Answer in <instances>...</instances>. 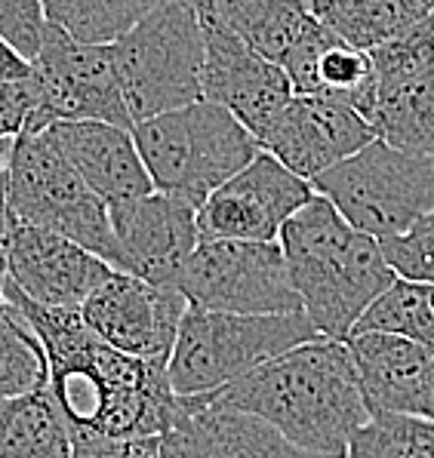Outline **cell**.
<instances>
[{
    "mask_svg": "<svg viewBox=\"0 0 434 458\" xmlns=\"http://www.w3.org/2000/svg\"><path fill=\"white\" fill-rule=\"evenodd\" d=\"M4 299L31 323L47 354V387L72 434L164 437L173 431L179 397L166 363L111 348L83 320L81 308L38 305L10 277Z\"/></svg>",
    "mask_w": 434,
    "mask_h": 458,
    "instance_id": "cell-1",
    "label": "cell"
},
{
    "mask_svg": "<svg viewBox=\"0 0 434 458\" xmlns=\"http://www.w3.org/2000/svg\"><path fill=\"white\" fill-rule=\"evenodd\" d=\"M209 394L259 415L308 453L336 458H345L354 431L370 419L352 348L327 335L296 344Z\"/></svg>",
    "mask_w": 434,
    "mask_h": 458,
    "instance_id": "cell-2",
    "label": "cell"
},
{
    "mask_svg": "<svg viewBox=\"0 0 434 458\" xmlns=\"http://www.w3.org/2000/svg\"><path fill=\"white\" fill-rule=\"evenodd\" d=\"M302 314L320 335H352L361 314L397 280L382 241L354 228L324 194H314L281 231Z\"/></svg>",
    "mask_w": 434,
    "mask_h": 458,
    "instance_id": "cell-3",
    "label": "cell"
},
{
    "mask_svg": "<svg viewBox=\"0 0 434 458\" xmlns=\"http://www.w3.org/2000/svg\"><path fill=\"white\" fill-rule=\"evenodd\" d=\"M132 139L154 188L194 207L262 151L253 132L209 98L136 123Z\"/></svg>",
    "mask_w": 434,
    "mask_h": 458,
    "instance_id": "cell-4",
    "label": "cell"
},
{
    "mask_svg": "<svg viewBox=\"0 0 434 458\" xmlns=\"http://www.w3.org/2000/svg\"><path fill=\"white\" fill-rule=\"evenodd\" d=\"M111 47L132 126L204 98V25L198 0H166Z\"/></svg>",
    "mask_w": 434,
    "mask_h": 458,
    "instance_id": "cell-5",
    "label": "cell"
},
{
    "mask_svg": "<svg viewBox=\"0 0 434 458\" xmlns=\"http://www.w3.org/2000/svg\"><path fill=\"white\" fill-rule=\"evenodd\" d=\"M320 333L302 311L296 314H228L188 305L173 344L170 385L176 397L219 391L259 363L284 354Z\"/></svg>",
    "mask_w": 434,
    "mask_h": 458,
    "instance_id": "cell-6",
    "label": "cell"
},
{
    "mask_svg": "<svg viewBox=\"0 0 434 458\" xmlns=\"http://www.w3.org/2000/svg\"><path fill=\"white\" fill-rule=\"evenodd\" d=\"M6 209L16 222L65 234L115 267L111 209L55 148L50 132H22L6 160Z\"/></svg>",
    "mask_w": 434,
    "mask_h": 458,
    "instance_id": "cell-7",
    "label": "cell"
},
{
    "mask_svg": "<svg viewBox=\"0 0 434 458\" xmlns=\"http://www.w3.org/2000/svg\"><path fill=\"white\" fill-rule=\"evenodd\" d=\"M311 185L354 228L385 241L404 234L434 209V157L373 139L358 154L320 173Z\"/></svg>",
    "mask_w": 434,
    "mask_h": 458,
    "instance_id": "cell-8",
    "label": "cell"
},
{
    "mask_svg": "<svg viewBox=\"0 0 434 458\" xmlns=\"http://www.w3.org/2000/svg\"><path fill=\"white\" fill-rule=\"evenodd\" d=\"M176 286L188 305L228 314H296L302 299L293 284L284 246L200 237Z\"/></svg>",
    "mask_w": 434,
    "mask_h": 458,
    "instance_id": "cell-9",
    "label": "cell"
},
{
    "mask_svg": "<svg viewBox=\"0 0 434 458\" xmlns=\"http://www.w3.org/2000/svg\"><path fill=\"white\" fill-rule=\"evenodd\" d=\"M31 65L40 87L44 130L55 121H105L132 130L111 44H87L47 22L44 44Z\"/></svg>",
    "mask_w": 434,
    "mask_h": 458,
    "instance_id": "cell-10",
    "label": "cell"
},
{
    "mask_svg": "<svg viewBox=\"0 0 434 458\" xmlns=\"http://www.w3.org/2000/svg\"><path fill=\"white\" fill-rule=\"evenodd\" d=\"M318 194L308 179L262 151L198 207L204 237L277 243L284 225Z\"/></svg>",
    "mask_w": 434,
    "mask_h": 458,
    "instance_id": "cell-11",
    "label": "cell"
},
{
    "mask_svg": "<svg viewBox=\"0 0 434 458\" xmlns=\"http://www.w3.org/2000/svg\"><path fill=\"white\" fill-rule=\"evenodd\" d=\"M204 25V98L222 105L259 139L293 98L290 77L275 59L262 55L198 0Z\"/></svg>",
    "mask_w": 434,
    "mask_h": 458,
    "instance_id": "cell-12",
    "label": "cell"
},
{
    "mask_svg": "<svg viewBox=\"0 0 434 458\" xmlns=\"http://www.w3.org/2000/svg\"><path fill=\"white\" fill-rule=\"evenodd\" d=\"M188 299L179 286H160L127 271H111L81 305L83 320L111 348L142 360L170 363Z\"/></svg>",
    "mask_w": 434,
    "mask_h": 458,
    "instance_id": "cell-13",
    "label": "cell"
},
{
    "mask_svg": "<svg viewBox=\"0 0 434 458\" xmlns=\"http://www.w3.org/2000/svg\"><path fill=\"white\" fill-rule=\"evenodd\" d=\"M373 139V123L354 105L333 96L293 93L281 114L259 136V145L293 173L314 182L320 173L358 154Z\"/></svg>",
    "mask_w": 434,
    "mask_h": 458,
    "instance_id": "cell-14",
    "label": "cell"
},
{
    "mask_svg": "<svg viewBox=\"0 0 434 458\" xmlns=\"http://www.w3.org/2000/svg\"><path fill=\"white\" fill-rule=\"evenodd\" d=\"M115 271L136 274L160 286H176L182 267L200 243L198 207L182 197L151 191L142 200L111 213Z\"/></svg>",
    "mask_w": 434,
    "mask_h": 458,
    "instance_id": "cell-15",
    "label": "cell"
},
{
    "mask_svg": "<svg viewBox=\"0 0 434 458\" xmlns=\"http://www.w3.org/2000/svg\"><path fill=\"white\" fill-rule=\"evenodd\" d=\"M111 271L102 256L72 237L13 218L10 280L38 305L81 308Z\"/></svg>",
    "mask_w": 434,
    "mask_h": 458,
    "instance_id": "cell-16",
    "label": "cell"
},
{
    "mask_svg": "<svg viewBox=\"0 0 434 458\" xmlns=\"http://www.w3.org/2000/svg\"><path fill=\"white\" fill-rule=\"evenodd\" d=\"M47 132L68 164L81 173V179L108 203L111 213L157 191L127 126L105 121H55L47 126Z\"/></svg>",
    "mask_w": 434,
    "mask_h": 458,
    "instance_id": "cell-17",
    "label": "cell"
},
{
    "mask_svg": "<svg viewBox=\"0 0 434 458\" xmlns=\"http://www.w3.org/2000/svg\"><path fill=\"white\" fill-rule=\"evenodd\" d=\"M281 68L290 77L293 93L333 96L354 105L367 121L373 117L379 81L370 53L342 40L314 16L308 19L296 44L286 49Z\"/></svg>",
    "mask_w": 434,
    "mask_h": 458,
    "instance_id": "cell-18",
    "label": "cell"
},
{
    "mask_svg": "<svg viewBox=\"0 0 434 458\" xmlns=\"http://www.w3.org/2000/svg\"><path fill=\"white\" fill-rule=\"evenodd\" d=\"M173 431L191 458H336L308 453L253 412L234 410L213 397H179Z\"/></svg>",
    "mask_w": 434,
    "mask_h": 458,
    "instance_id": "cell-19",
    "label": "cell"
},
{
    "mask_svg": "<svg viewBox=\"0 0 434 458\" xmlns=\"http://www.w3.org/2000/svg\"><path fill=\"white\" fill-rule=\"evenodd\" d=\"M358 366L363 397L370 415L373 412H404L410 415L431 351L401 335L388 333H358L345 338Z\"/></svg>",
    "mask_w": 434,
    "mask_h": 458,
    "instance_id": "cell-20",
    "label": "cell"
},
{
    "mask_svg": "<svg viewBox=\"0 0 434 458\" xmlns=\"http://www.w3.org/2000/svg\"><path fill=\"white\" fill-rule=\"evenodd\" d=\"M72 428L50 387L0 400V458H72Z\"/></svg>",
    "mask_w": 434,
    "mask_h": 458,
    "instance_id": "cell-21",
    "label": "cell"
},
{
    "mask_svg": "<svg viewBox=\"0 0 434 458\" xmlns=\"http://www.w3.org/2000/svg\"><path fill=\"white\" fill-rule=\"evenodd\" d=\"M370 123L376 139L391 148L434 157V68L395 83H379Z\"/></svg>",
    "mask_w": 434,
    "mask_h": 458,
    "instance_id": "cell-22",
    "label": "cell"
},
{
    "mask_svg": "<svg viewBox=\"0 0 434 458\" xmlns=\"http://www.w3.org/2000/svg\"><path fill=\"white\" fill-rule=\"evenodd\" d=\"M431 10V0H311L318 22L367 53L404 34Z\"/></svg>",
    "mask_w": 434,
    "mask_h": 458,
    "instance_id": "cell-23",
    "label": "cell"
},
{
    "mask_svg": "<svg viewBox=\"0 0 434 458\" xmlns=\"http://www.w3.org/2000/svg\"><path fill=\"white\" fill-rule=\"evenodd\" d=\"M237 38L281 65L311 19V0H204Z\"/></svg>",
    "mask_w": 434,
    "mask_h": 458,
    "instance_id": "cell-24",
    "label": "cell"
},
{
    "mask_svg": "<svg viewBox=\"0 0 434 458\" xmlns=\"http://www.w3.org/2000/svg\"><path fill=\"white\" fill-rule=\"evenodd\" d=\"M358 333H388L401 335L410 342L422 344L434 354V301H431V286L416 284V280L397 277L395 284L385 290L367 311L361 314V320L354 323L352 335Z\"/></svg>",
    "mask_w": 434,
    "mask_h": 458,
    "instance_id": "cell-25",
    "label": "cell"
},
{
    "mask_svg": "<svg viewBox=\"0 0 434 458\" xmlns=\"http://www.w3.org/2000/svg\"><path fill=\"white\" fill-rule=\"evenodd\" d=\"M166 0H44L47 19L87 44H115Z\"/></svg>",
    "mask_w": 434,
    "mask_h": 458,
    "instance_id": "cell-26",
    "label": "cell"
},
{
    "mask_svg": "<svg viewBox=\"0 0 434 458\" xmlns=\"http://www.w3.org/2000/svg\"><path fill=\"white\" fill-rule=\"evenodd\" d=\"M47 354L31 323L10 301H0V400L47 387Z\"/></svg>",
    "mask_w": 434,
    "mask_h": 458,
    "instance_id": "cell-27",
    "label": "cell"
},
{
    "mask_svg": "<svg viewBox=\"0 0 434 458\" xmlns=\"http://www.w3.org/2000/svg\"><path fill=\"white\" fill-rule=\"evenodd\" d=\"M345 458H434V421L404 412H373L354 431Z\"/></svg>",
    "mask_w": 434,
    "mask_h": 458,
    "instance_id": "cell-28",
    "label": "cell"
},
{
    "mask_svg": "<svg viewBox=\"0 0 434 458\" xmlns=\"http://www.w3.org/2000/svg\"><path fill=\"white\" fill-rule=\"evenodd\" d=\"M370 59H373L379 83H395L434 68V10L404 34L370 49Z\"/></svg>",
    "mask_w": 434,
    "mask_h": 458,
    "instance_id": "cell-29",
    "label": "cell"
},
{
    "mask_svg": "<svg viewBox=\"0 0 434 458\" xmlns=\"http://www.w3.org/2000/svg\"><path fill=\"white\" fill-rule=\"evenodd\" d=\"M382 252L397 277L434 286V209L410 225L404 234L385 237Z\"/></svg>",
    "mask_w": 434,
    "mask_h": 458,
    "instance_id": "cell-30",
    "label": "cell"
},
{
    "mask_svg": "<svg viewBox=\"0 0 434 458\" xmlns=\"http://www.w3.org/2000/svg\"><path fill=\"white\" fill-rule=\"evenodd\" d=\"M44 0H0V38H6L25 59L34 62L47 31Z\"/></svg>",
    "mask_w": 434,
    "mask_h": 458,
    "instance_id": "cell-31",
    "label": "cell"
},
{
    "mask_svg": "<svg viewBox=\"0 0 434 458\" xmlns=\"http://www.w3.org/2000/svg\"><path fill=\"white\" fill-rule=\"evenodd\" d=\"M72 458H164V437L72 434Z\"/></svg>",
    "mask_w": 434,
    "mask_h": 458,
    "instance_id": "cell-32",
    "label": "cell"
},
{
    "mask_svg": "<svg viewBox=\"0 0 434 458\" xmlns=\"http://www.w3.org/2000/svg\"><path fill=\"white\" fill-rule=\"evenodd\" d=\"M34 74L31 59H25L6 38H0V81H25Z\"/></svg>",
    "mask_w": 434,
    "mask_h": 458,
    "instance_id": "cell-33",
    "label": "cell"
},
{
    "mask_svg": "<svg viewBox=\"0 0 434 458\" xmlns=\"http://www.w3.org/2000/svg\"><path fill=\"white\" fill-rule=\"evenodd\" d=\"M10 231H13V216L6 209V203H0V301H4V286L10 277Z\"/></svg>",
    "mask_w": 434,
    "mask_h": 458,
    "instance_id": "cell-34",
    "label": "cell"
},
{
    "mask_svg": "<svg viewBox=\"0 0 434 458\" xmlns=\"http://www.w3.org/2000/svg\"><path fill=\"white\" fill-rule=\"evenodd\" d=\"M164 458H191V453L185 449V443H182V437L176 431L164 434Z\"/></svg>",
    "mask_w": 434,
    "mask_h": 458,
    "instance_id": "cell-35",
    "label": "cell"
},
{
    "mask_svg": "<svg viewBox=\"0 0 434 458\" xmlns=\"http://www.w3.org/2000/svg\"><path fill=\"white\" fill-rule=\"evenodd\" d=\"M13 139H0V203H6V160H10Z\"/></svg>",
    "mask_w": 434,
    "mask_h": 458,
    "instance_id": "cell-36",
    "label": "cell"
},
{
    "mask_svg": "<svg viewBox=\"0 0 434 458\" xmlns=\"http://www.w3.org/2000/svg\"><path fill=\"white\" fill-rule=\"evenodd\" d=\"M431 301H434V286H431Z\"/></svg>",
    "mask_w": 434,
    "mask_h": 458,
    "instance_id": "cell-37",
    "label": "cell"
},
{
    "mask_svg": "<svg viewBox=\"0 0 434 458\" xmlns=\"http://www.w3.org/2000/svg\"><path fill=\"white\" fill-rule=\"evenodd\" d=\"M431 4H434V0H431Z\"/></svg>",
    "mask_w": 434,
    "mask_h": 458,
    "instance_id": "cell-38",
    "label": "cell"
}]
</instances>
